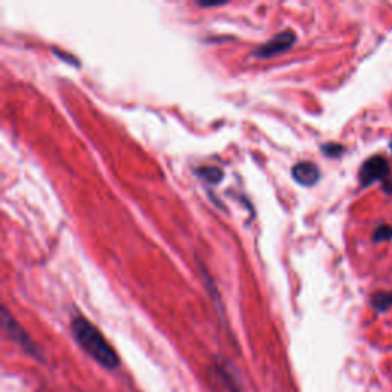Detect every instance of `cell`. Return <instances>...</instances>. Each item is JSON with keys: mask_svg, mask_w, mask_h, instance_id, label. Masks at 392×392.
I'll return each instance as SVG.
<instances>
[{"mask_svg": "<svg viewBox=\"0 0 392 392\" xmlns=\"http://www.w3.org/2000/svg\"><path fill=\"white\" fill-rule=\"evenodd\" d=\"M71 331L76 342L78 343V347L82 348L92 360L97 362L100 367L112 371L117 369L119 365H122L117 351L106 341L102 331H100L94 323L89 322L88 319L82 316L72 319Z\"/></svg>", "mask_w": 392, "mask_h": 392, "instance_id": "1", "label": "cell"}, {"mask_svg": "<svg viewBox=\"0 0 392 392\" xmlns=\"http://www.w3.org/2000/svg\"><path fill=\"white\" fill-rule=\"evenodd\" d=\"M358 179L363 187L380 181L383 184V190L387 194L392 195V179H391V168L389 163L383 157H371L369 159L363 163L360 174H358Z\"/></svg>", "mask_w": 392, "mask_h": 392, "instance_id": "2", "label": "cell"}, {"mask_svg": "<svg viewBox=\"0 0 392 392\" xmlns=\"http://www.w3.org/2000/svg\"><path fill=\"white\" fill-rule=\"evenodd\" d=\"M2 325L6 336H8L12 342L19 345L26 354H30L31 357L37 358V360H43V353L42 349L38 348V345L32 341L31 336L26 333L14 317L10 314V311L3 307L2 310Z\"/></svg>", "mask_w": 392, "mask_h": 392, "instance_id": "3", "label": "cell"}, {"mask_svg": "<svg viewBox=\"0 0 392 392\" xmlns=\"http://www.w3.org/2000/svg\"><path fill=\"white\" fill-rule=\"evenodd\" d=\"M296 42V34L293 31H282L276 34L273 38H270L268 42H265L264 45L259 46L255 51V56L259 58H270L275 57L281 52L290 49L291 46Z\"/></svg>", "mask_w": 392, "mask_h": 392, "instance_id": "4", "label": "cell"}, {"mask_svg": "<svg viewBox=\"0 0 392 392\" xmlns=\"http://www.w3.org/2000/svg\"><path fill=\"white\" fill-rule=\"evenodd\" d=\"M291 172H293V178L296 181L301 185H307V187H311L321 179V170L317 169L316 164L310 161L297 163Z\"/></svg>", "mask_w": 392, "mask_h": 392, "instance_id": "5", "label": "cell"}, {"mask_svg": "<svg viewBox=\"0 0 392 392\" xmlns=\"http://www.w3.org/2000/svg\"><path fill=\"white\" fill-rule=\"evenodd\" d=\"M215 374L219 378V382L222 383V387L229 392H244L241 382H239V378L233 373V369H231V367H229L227 363H224V362L216 363Z\"/></svg>", "mask_w": 392, "mask_h": 392, "instance_id": "6", "label": "cell"}, {"mask_svg": "<svg viewBox=\"0 0 392 392\" xmlns=\"http://www.w3.org/2000/svg\"><path fill=\"white\" fill-rule=\"evenodd\" d=\"M371 303H373V307L378 311V313H383V311H387L392 307V293H376L371 299Z\"/></svg>", "mask_w": 392, "mask_h": 392, "instance_id": "7", "label": "cell"}, {"mask_svg": "<svg viewBox=\"0 0 392 392\" xmlns=\"http://www.w3.org/2000/svg\"><path fill=\"white\" fill-rule=\"evenodd\" d=\"M196 172H198V175L204 179V181H207L210 184H216L222 179V170L218 168H201Z\"/></svg>", "mask_w": 392, "mask_h": 392, "instance_id": "8", "label": "cell"}, {"mask_svg": "<svg viewBox=\"0 0 392 392\" xmlns=\"http://www.w3.org/2000/svg\"><path fill=\"white\" fill-rule=\"evenodd\" d=\"M392 239V227L388 224H382L378 225L377 230L374 231L373 241L374 242H383V241H389Z\"/></svg>", "mask_w": 392, "mask_h": 392, "instance_id": "9", "label": "cell"}, {"mask_svg": "<svg viewBox=\"0 0 392 392\" xmlns=\"http://www.w3.org/2000/svg\"><path fill=\"white\" fill-rule=\"evenodd\" d=\"M322 152L328 157H338L343 152V146L341 144H325L322 146Z\"/></svg>", "mask_w": 392, "mask_h": 392, "instance_id": "10", "label": "cell"}, {"mask_svg": "<svg viewBox=\"0 0 392 392\" xmlns=\"http://www.w3.org/2000/svg\"><path fill=\"white\" fill-rule=\"evenodd\" d=\"M198 5L201 6V8H214V6L225 5V2H198Z\"/></svg>", "mask_w": 392, "mask_h": 392, "instance_id": "11", "label": "cell"}, {"mask_svg": "<svg viewBox=\"0 0 392 392\" xmlns=\"http://www.w3.org/2000/svg\"><path fill=\"white\" fill-rule=\"evenodd\" d=\"M391 150H392V139H391Z\"/></svg>", "mask_w": 392, "mask_h": 392, "instance_id": "12", "label": "cell"}]
</instances>
